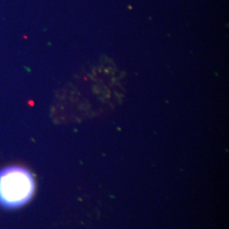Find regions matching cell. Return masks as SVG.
Instances as JSON below:
<instances>
[{
  "label": "cell",
  "mask_w": 229,
  "mask_h": 229,
  "mask_svg": "<svg viewBox=\"0 0 229 229\" xmlns=\"http://www.w3.org/2000/svg\"><path fill=\"white\" fill-rule=\"evenodd\" d=\"M35 180L25 167L10 166L0 170V206L17 209L27 204L35 192Z\"/></svg>",
  "instance_id": "1"
}]
</instances>
